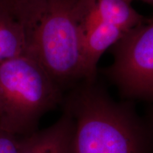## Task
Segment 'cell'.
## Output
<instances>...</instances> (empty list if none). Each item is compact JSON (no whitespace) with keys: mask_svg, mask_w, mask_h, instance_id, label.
<instances>
[{"mask_svg":"<svg viewBox=\"0 0 153 153\" xmlns=\"http://www.w3.org/2000/svg\"><path fill=\"white\" fill-rule=\"evenodd\" d=\"M85 80V79H84ZM72 120L68 153H149L150 132L133 104L85 80L62 99Z\"/></svg>","mask_w":153,"mask_h":153,"instance_id":"1","label":"cell"},{"mask_svg":"<svg viewBox=\"0 0 153 153\" xmlns=\"http://www.w3.org/2000/svg\"><path fill=\"white\" fill-rule=\"evenodd\" d=\"M22 24L26 55L59 87L85 79L74 0H38Z\"/></svg>","mask_w":153,"mask_h":153,"instance_id":"2","label":"cell"},{"mask_svg":"<svg viewBox=\"0 0 153 153\" xmlns=\"http://www.w3.org/2000/svg\"><path fill=\"white\" fill-rule=\"evenodd\" d=\"M60 88L36 60L21 55L0 62V127L26 136L62 101Z\"/></svg>","mask_w":153,"mask_h":153,"instance_id":"3","label":"cell"},{"mask_svg":"<svg viewBox=\"0 0 153 153\" xmlns=\"http://www.w3.org/2000/svg\"><path fill=\"white\" fill-rule=\"evenodd\" d=\"M128 0H74L85 80L93 82L105 51L144 19Z\"/></svg>","mask_w":153,"mask_h":153,"instance_id":"4","label":"cell"},{"mask_svg":"<svg viewBox=\"0 0 153 153\" xmlns=\"http://www.w3.org/2000/svg\"><path fill=\"white\" fill-rule=\"evenodd\" d=\"M111 48L114 62L104 74L125 98L152 101V19L145 18Z\"/></svg>","mask_w":153,"mask_h":153,"instance_id":"5","label":"cell"},{"mask_svg":"<svg viewBox=\"0 0 153 153\" xmlns=\"http://www.w3.org/2000/svg\"><path fill=\"white\" fill-rule=\"evenodd\" d=\"M72 128V118L64 111L51 126L18 139V153H68Z\"/></svg>","mask_w":153,"mask_h":153,"instance_id":"6","label":"cell"},{"mask_svg":"<svg viewBox=\"0 0 153 153\" xmlns=\"http://www.w3.org/2000/svg\"><path fill=\"white\" fill-rule=\"evenodd\" d=\"M26 55V42L22 24L0 7V62Z\"/></svg>","mask_w":153,"mask_h":153,"instance_id":"7","label":"cell"},{"mask_svg":"<svg viewBox=\"0 0 153 153\" xmlns=\"http://www.w3.org/2000/svg\"><path fill=\"white\" fill-rule=\"evenodd\" d=\"M38 1V0H0V7L12 15L22 24Z\"/></svg>","mask_w":153,"mask_h":153,"instance_id":"8","label":"cell"},{"mask_svg":"<svg viewBox=\"0 0 153 153\" xmlns=\"http://www.w3.org/2000/svg\"><path fill=\"white\" fill-rule=\"evenodd\" d=\"M18 139L0 127V153H18Z\"/></svg>","mask_w":153,"mask_h":153,"instance_id":"9","label":"cell"},{"mask_svg":"<svg viewBox=\"0 0 153 153\" xmlns=\"http://www.w3.org/2000/svg\"><path fill=\"white\" fill-rule=\"evenodd\" d=\"M129 1H131L132 3L133 2V1H135V0H128ZM137 1H142L143 2H145V3H148L149 4H152L153 3V0H137Z\"/></svg>","mask_w":153,"mask_h":153,"instance_id":"10","label":"cell"}]
</instances>
